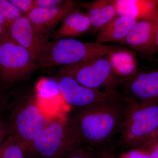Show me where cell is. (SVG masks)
Masks as SVG:
<instances>
[{"instance_id": "cell-1", "label": "cell", "mask_w": 158, "mask_h": 158, "mask_svg": "<svg viewBox=\"0 0 158 158\" xmlns=\"http://www.w3.org/2000/svg\"><path fill=\"white\" fill-rule=\"evenodd\" d=\"M131 101L123 94L89 107L72 110L68 118L83 144L98 150L112 147L110 142L120 133Z\"/></svg>"}, {"instance_id": "cell-2", "label": "cell", "mask_w": 158, "mask_h": 158, "mask_svg": "<svg viewBox=\"0 0 158 158\" xmlns=\"http://www.w3.org/2000/svg\"><path fill=\"white\" fill-rule=\"evenodd\" d=\"M119 135L122 149L147 148L158 138V103L132 100Z\"/></svg>"}, {"instance_id": "cell-3", "label": "cell", "mask_w": 158, "mask_h": 158, "mask_svg": "<svg viewBox=\"0 0 158 158\" xmlns=\"http://www.w3.org/2000/svg\"><path fill=\"white\" fill-rule=\"evenodd\" d=\"M83 144L69 118H58L46 125L34 137L27 150V158H64Z\"/></svg>"}, {"instance_id": "cell-4", "label": "cell", "mask_w": 158, "mask_h": 158, "mask_svg": "<svg viewBox=\"0 0 158 158\" xmlns=\"http://www.w3.org/2000/svg\"><path fill=\"white\" fill-rule=\"evenodd\" d=\"M122 46L84 42L74 38H62L48 42L38 63L42 68L66 66L85 61L94 57L108 55Z\"/></svg>"}, {"instance_id": "cell-5", "label": "cell", "mask_w": 158, "mask_h": 158, "mask_svg": "<svg viewBox=\"0 0 158 158\" xmlns=\"http://www.w3.org/2000/svg\"><path fill=\"white\" fill-rule=\"evenodd\" d=\"M60 73L71 77L85 87L98 90H118L123 81L113 72L107 55L63 66Z\"/></svg>"}, {"instance_id": "cell-6", "label": "cell", "mask_w": 158, "mask_h": 158, "mask_svg": "<svg viewBox=\"0 0 158 158\" xmlns=\"http://www.w3.org/2000/svg\"><path fill=\"white\" fill-rule=\"evenodd\" d=\"M39 102L28 101L13 109L8 125V136H11L28 147L39 131L47 124Z\"/></svg>"}, {"instance_id": "cell-7", "label": "cell", "mask_w": 158, "mask_h": 158, "mask_svg": "<svg viewBox=\"0 0 158 158\" xmlns=\"http://www.w3.org/2000/svg\"><path fill=\"white\" fill-rule=\"evenodd\" d=\"M37 64L28 51L8 33L2 36L0 43V73L4 81L9 83L28 75Z\"/></svg>"}, {"instance_id": "cell-8", "label": "cell", "mask_w": 158, "mask_h": 158, "mask_svg": "<svg viewBox=\"0 0 158 158\" xmlns=\"http://www.w3.org/2000/svg\"><path fill=\"white\" fill-rule=\"evenodd\" d=\"M60 76L57 82L58 89L62 98L72 108V110L85 109L123 94L119 90H94L81 85L69 76Z\"/></svg>"}, {"instance_id": "cell-9", "label": "cell", "mask_w": 158, "mask_h": 158, "mask_svg": "<svg viewBox=\"0 0 158 158\" xmlns=\"http://www.w3.org/2000/svg\"><path fill=\"white\" fill-rule=\"evenodd\" d=\"M8 34L29 52L38 65L49 41L35 29L25 15L11 23Z\"/></svg>"}, {"instance_id": "cell-10", "label": "cell", "mask_w": 158, "mask_h": 158, "mask_svg": "<svg viewBox=\"0 0 158 158\" xmlns=\"http://www.w3.org/2000/svg\"><path fill=\"white\" fill-rule=\"evenodd\" d=\"M118 90L132 100L158 103V68L123 79Z\"/></svg>"}, {"instance_id": "cell-11", "label": "cell", "mask_w": 158, "mask_h": 158, "mask_svg": "<svg viewBox=\"0 0 158 158\" xmlns=\"http://www.w3.org/2000/svg\"><path fill=\"white\" fill-rule=\"evenodd\" d=\"M158 30V21H138L127 37L117 44L152 58L158 52L156 40Z\"/></svg>"}, {"instance_id": "cell-12", "label": "cell", "mask_w": 158, "mask_h": 158, "mask_svg": "<svg viewBox=\"0 0 158 158\" xmlns=\"http://www.w3.org/2000/svg\"><path fill=\"white\" fill-rule=\"evenodd\" d=\"M77 6L72 1H65L61 6L52 8L36 7L26 16L35 29L44 35L60 22L65 15Z\"/></svg>"}, {"instance_id": "cell-13", "label": "cell", "mask_w": 158, "mask_h": 158, "mask_svg": "<svg viewBox=\"0 0 158 158\" xmlns=\"http://www.w3.org/2000/svg\"><path fill=\"white\" fill-rule=\"evenodd\" d=\"M118 16L158 21V0H113Z\"/></svg>"}, {"instance_id": "cell-14", "label": "cell", "mask_w": 158, "mask_h": 158, "mask_svg": "<svg viewBox=\"0 0 158 158\" xmlns=\"http://www.w3.org/2000/svg\"><path fill=\"white\" fill-rule=\"evenodd\" d=\"M91 29L88 14L77 5L65 15L54 37L55 40L74 38L82 36Z\"/></svg>"}, {"instance_id": "cell-15", "label": "cell", "mask_w": 158, "mask_h": 158, "mask_svg": "<svg viewBox=\"0 0 158 158\" xmlns=\"http://www.w3.org/2000/svg\"><path fill=\"white\" fill-rule=\"evenodd\" d=\"M137 22L131 18L117 15L100 29L94 42L98 44L113 42L117 44L127 37Z\"/></svg>"}, {"instance_id": "cell-16", "label": "cell", "mask_w": 158, "mask_h": 158, "mask_svg": "<svg viewBox=\"0 0 158 158\" xmlns=\"http://www.w3.org/2000/svg\"><path fill=\"white\" fill-rule=\"evenodd\" d=\"M77 6L86 10L94 33L117 16L113 0H95L82 2Z\"/></svg>"}, {"instance_id": "cell-17", "label": "cell", "mask_w": 158, "mask_h": 158, "mask_svg": "<svg viewBox=\"0 0 158 158\" xmlns=\"http://www.w3.org/2000/svg\"><path fill=\"white\" fill-rule=\"evenodd\" d=\"M107 58L113 72L121 79L129 78L139 71L135 55L124 47L108 54Z\"/></svg>"}, {"instance_id": "cell-18", "label": "cell", "mask_w": 158, "mask_h": 158, "mask_svg": "<svg viewBox=\"0 0 158 158\" xmlns=\"http://www.w3.org/2000/svg\"><path fill=\"white\" fill-rule=\"evenodd\" d=\"M27 148L25 144L8 136L0 149V158H27Z\"/></svg>"}, {"instance_id": "cell-19", "label": "cell", "mask_w": 158, "mask_h": 158, "mask_svg": "<svg viewBox=\"0 0 158 158\" xmlns=\"http://www.w3.org/2000/svg\"><path fill=\"white\" fill-rule=\"evenodd\" d=\"M0 12L10 24L24 15L16 6L7 0H0Z\"/></svg>"}, {"instance_id": "cell-20", "label": "cell", "mask_w": 158, "mask_h": 158, "mask_svg": "<svg viewBox=\"0 0 158 158\" xmlns=\"http://www.w3.org/2000/svg\"><path fill=\"white\" fill-rule=\"evenodd\" d=\"M101 150L94 149L83 144L72 151L64 158H98Z\"/></svg>"}, {"instance_id": "cell-21", "label": "cell", "mask_w": 158, "mask_h": 158, "mask_svg": "<svg viewBox=\"0 0 158 158\" xmlns=\"http://www.w3.org/2000/svg\"><path fill=\"white\" fill-rule=\"evenodd\" d=\"M10 2L26 15L36 8L35 0H10Z\"/></svg>"}, {"instance_id": "cell-22", "label": "cell", "mask_w": 158, "mask_h": 158, "mask_svg": "<svg viewBox=\"0 0 158 158\" xmlns=\"http://www.w3.org/2000/svg\"><path fill=\"white\" fill-rule=\"evenodd\" d=\"M36 7L52 8L61 6L65 1L62 0H35Z\"/></svg>"}, {"instance_id": "cell-23", "label": "cell", "mask_w": 158, "mask_h": 158, "mask_svg": "<svg viewBox=\"0 0 158 158\" xmlns=\"http://www.w3.org/2000/svg\"><path fill=\"white\" fill-rule=\"evenodd\" d=\"M144 150L147 153L149 158H158V138Z\"/></svg>"}, {"instance_id": "cell-24", "label": "cell", "mask_w": 158, "mask_h": 158, "mask_svg": "<svg viewBox=\"0 0 158 158\" xmlns=\"http://www.w3.org/2000/svg\"><path fill=\"white\" fill-rule=\"evenodd\" d=\"M8 135V125L2 120L0 123V149Z\"/></svg>"}, {"instance_id": "cell-25", "label": "cell", "mask_w": 158, "mask_h": 158, "mask_svg": "<svg viewBox=\"0 0 158 158\" xmlns=\"http://www.w3.org/2000/svg\"><path fill=\"white\" fill-rule=\"evenodd\" d=\"M98 158H117L113 147L102 149Z\"/></svg>"}, {"instance_id": "cell-26", "label": "cell", "mask_w": 158, "mask_h": 158, "mask_svg": "<svg viewBox=\"0 0 158 158\" xmlns=\"http://www.w3.org/2000/svg\"><path fill=\"white\" fill-rule=\"evenodd\" d=\"M10 25V23L7 21L3 15L0 12V25L2 26L8 30Z\"/></svg>"}, {"instance_id": "cell-27", "label": "cell", "mask_w": 158, "mask_h": 158, "mask_svg": "<svg viewBox=\"0 0 158 158\" xmlns=\"http://www.w3.org/2000/svg\"><path fill=\"white\" fill-rule=\"evenodd\" d=\"M8 32V30L7 29L0 25V37L4 36L5 34H7Z\"/></svg>"}, {"instance_id": "cell-28", "label": "cell", "mask_w": 158, "mask_h": 158, "mask_svg": "<svg viewBox=\"0 0 158 158\" xmlns=\"http://www.w3.org/2000/svg\"><path fill=\"white\" fill-rule=\"evenodd\" d=\"M156 40L157 45L158 47V30L157 32L156 37Z\"/></svg>"}, {"instance_id": "cell-29", "label": "cell", "mask_w": 158, "mask_h": 158, "mask_svg": "<svg viewBox=\"0 0 158 158\" xmlns=\"http://www.w3.org/2000/svg\"><path fill=\"white\" fill-rule=\"evenodd\" d=\"M2 109L0 107V123L2 121V117H1V116H2Z\"/></svg>"}, {"instance_id": "cell-30", "label": "cell", "mask_w": 158, "mask_h": 158, "mask_svg": "<svg viewBox=\"0 0 158 158\" xmlns=\"http://www.w3.org/2000/svg\"><path fill=\"white\" fill-rule=\"evenodd\" d=\"M1 40H2V37H0V43H1Z\"/></svg>"}]
</instances>
